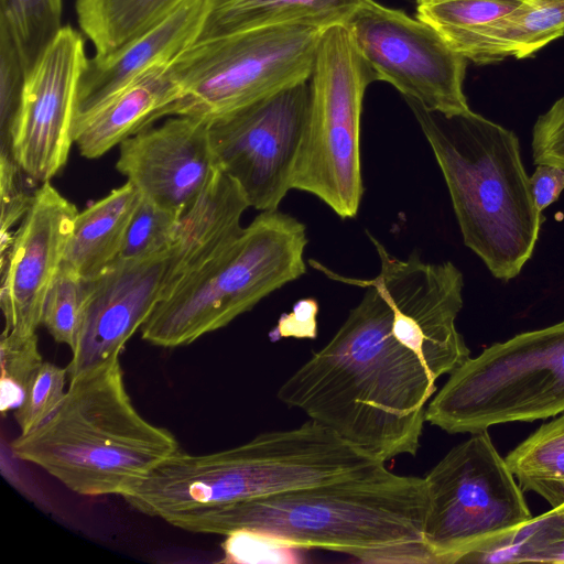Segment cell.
<instances>
[{"label":"cell","instance_id":"obj_1","mask_svg":"<svg viewBox=\"0 0 564 564\" xmlns=\"http://www.w3.org/2000/svg\"><path fill=\"white\" fill-rule=\"evenodd\" d=\"M368 237L380 259L373 279L340 276L310 261L333 280L367 289L276 397L386 463L416 455L436 381L470 351L456 327L463 307L459 269L451 261L424 262L417 251L397 258Z\"/></svg>","mask_w":564,"mask_h":564},{"label":"cell","instance_id":"obj_2","mask_svg":"<svg viewBox=\"0 0 564 564\" xmlns=\"http://www.w3.org/2000/svg\"><path fill=\"white\" fill-rule=\"evenodd\" d=\"M424 477L386 463L336 480L182 512L167 523L195 533L260 532L278 543L345 553L366 563L434 564L424 542Z\"/></svg>","mask_w":564,"mask_h":564},{"label":"cell","instance_id":"obj_3","mask_svg":"<svg viewBox=\"0 0 564 564\" xmlns=\"http://www.w3.org/2000/svg\"><path fill=\"white\" fill-rule=\"evenodd\" d=\"M444 176L464 243L502 282L531 259L542 224L516 133L469 110L445 116L404 98Z\"/></svg>","mask_w":564,"mask_h":564},{"label":"cell","instance_id":"obj_4","mask_svg":"<svg viewBox=\"0 0 564 564\" xmlns=\"http://www.w3.org/2000/svg\"><path fill=\"white\" fill-rule=\"evenodd\" d=\"M384 463L308 419L238 446L192 455L178 449L121 497L166 518L347 477Z\"/></svg>","mask_w":564,"mask_h":564},{"label":"cell","instance_id":"obj_5","mask_svg":"<svg viewBox=\"0 0 564 564\" xmlns=\"http://www.w3.org/2000/svg\"><path fill=\"white\" fill-rule=\"evenodd\" d=\"M11 448L80 496H122L180 446L137 411L118 358L69 380L58 408Z\"/></svg>","mask_w":564,"mask_h":564},{"label":"cell","instance_id":"obj_6","mask_svg":"<svg viewBox=\"0 0 564 564\" xmlns=\"http://www.w3.org/2000/svg\"><path fill=\"white\" fill-rule=\"evenodd\" d=\"M303 223L261 212L204 268L160 301L142 325V339L175 348L227 326L262 299L306 272Z\"/></svg>","mask_w":564,"mask_h":564},{"label":"cell","instance_id":"obj_7","mask_svg":"<svg viewBox=\"0 0 564 564\" xmlns=\"http://www.w3.org/2000/svg\"><path fill=\"white\" fill-rule=\"evenodd\" d=\"M563 412L564 319L467 358L431 399L425 420L448 434H471Z\"/></svg>","mask_w":564,"mask_h":564},{"label":"cell","instance_id":"obj_8","mask_svg":"<svg viewBox=\"0 0 564 564\" xmlns=\"http://www.w3.org/2000/svg\"><path fill=\"white\" fill-rule=\"evenodd\" d=\"M424 480L423 533L434 564L489 562L533 518L488 430L449 449Z\"/></svg>","mask_w":564,"mask_h":564},{"label":"cell","instance_id":"obj_9","mask_svg":"<svg viewBox=\"0 0 564 564\" xmlns=\"http://www.w3.org/2000/svg\"><path fill=\"white\" fill-rule=\"evenodd\" d=\"M373 80L347 25L325 29L308 79L307 118L291 189L313 194L343 219L358 214L362 198L360 119Z\"/></svg>","mask_w":564,"mask_h":564},{"label":"cell","instance_id":"obj_10","mask_svg":"<svg viewBox=\"0 0 564 564\" xmlns=\"http://www.w3.org/2000/svg\"><path fill=\"white\" fill-rule=\"evenodd\" d=\"M323 31L273 25L194 42L171 62L182 88L174 116L212 122L307 82Z\"/></svg>","mask_w":564,"mask_h":564},{"label":"cell","instance_id":"obj_11","mask_svg":"<svg viewBox=\"0 0 564 564\" xmlns=\"http://www.w3.org/2000/svg\"><path fill=\"white\" fill-rule=\"evenodd\" d=\"M346 25L376 80L431 111L470 110L463 90L468 61L432 25L375 0H365Z\"/></svg>","mask_w":564,"mask_h":564},{"label":"cell","instance_id":"obj_12","mask_svg":"<svg viewBox=\"0 0 564 564\" xmlns=\"http://www.w3.org/2000/svg\"><path fill=\"white\" fill-rule=\"evenodd\" d=\"M308 99L307 80L209 122L217 165L238 184L249 207L278 210L291 189Z\"/></svg>","mask_w":564,"mask_h":564},{"label":"cell","instance_id":"obj_13","mask_svg":"<svg viewBox=\"0 0 564 564\" xmlns=\"http://www.w3.org/2000/svg\"><path fill=\"white\" fill-rule=\"evenodd\" d=\"M88 58L83 35L65 25L29 72L4 150L36 183L50 182L67 162L78 85Z\"/></svg>","mask_w":564,"mask_h":564},{"label":"cell","instance_id":"obj_14","mask_svg":"<svg viewBox=\"0 0 564 564\" xmlns=\"http://www.w3.org/2000/svg\"><path fill=\"white\" fill-rule=\"evenodd\" d=\"M52 184L37 187L31 208L0 254V306L7 333L35 334L78 215Z\"/></svg>","mask_w":564,"mask_h":564},{"label":"cell","instance_id":"obj_15","mask_svg":"<svg viewBox=\"0 0 564 564\" xmlns=\"http://www.w3.org/2000/svg\"><path fill=\"white\" fill-rule=\"evenodd\" d=\"M169 251L132 261L117 259L86 280L83 323L66 366L69 380L118 359L161 300Z\"/></svg>","mask_w":564,"mask_h":564},{"label":"cell","instance_id":"obj_16","mask_svg":"<svg viewBox=\"0 0 564 564\" xmlns=\"http://www.w3.org/2000/svg\"><path fill=\"white\" fill-rule=\"evenodd\" d=\"M208 126L172 116L122 141L116 169L143 196L181 215L218 169Z\"/></svg>","mask_w":564,"mask_h":564},{"label":"cell","instance_id":"obj_17","mask_svg":"<svg viewBox=\"0 0 564 564\" xmlns=\"http://www.w3.org/2000/svg\"><path fill=\"white\" fill-rule=\"evenodd\" d=\"M206 10L207 0H182L162 20L117 52L89 57L78 85L75 117L147 70L174 61L197 41Z\"/></svg>","mask_w":564,"mask_h":564},{"label":"cell","instance_id":"obj_18","mask_svg":"<svg viewBox=\"0 0 564 564\" xmlns=\"http://www.w3.org/2000/svg\"><path fill=\"white\" fill-rule=\"evenodd\" d=\"M182 97L170 64L158 65L73 121V140L86 159H98L128 138L174 116Z\"/></svg>","mask_w":564,"mask_h":564},{"label":"cell","instance_id":"obj_19","mask_svg":"<svg viewBox=\"0 0 564 564\" xmlns=\"http://www.w3.org/2000/svg\"><path fill=\"white\" fill-rule=\"evenodd\" d=\"M248 207L238 184L218 167L178 218L160 301L237 239Z\"/></svg>","mask_w":564,"mask_h":564},{"label":"cell","instance_id":"obj_20","mask_svg":"<svg viewBox=\"0 0 564 564\" xmlns=\"http://www.w3.org/2000/svg\"><path fill=\"white\" fill-rule=\"evenodd\" d=\"M365 0H207L198 40L273 25L346 24Z\"/></svg>","mask_w":564,"mask_h":564},{"label":"cell","instance_id":"obj_21","mask_svg":"<svg viewBox=\"0 0 564 564\" xmlns=\"http://www.w3.org/2000/svg\"><path fill=\"white\" fill-rule=\"evenodd\" d=\"M140 199L139 189L127 181L79 212L63 262L84 279L115 262Z\"/></svg>","mask_w":564,"mask_h":564},{"label":"cell","instance_id":"obj_22","mask_svg":"<svg viewBox=\"0 0 564 564\" xmlns=\"http://www.w3.org/2000/svg\"><path fill=\"white\" fill-rule=\"evenodd\" d=\"M562 35L564 0H527L479 34L468 61L480 65L525 58Z\"/></svg>","mask_w":564,"mask_h":564},{"label":"cell","instance_id":"obj_23","mask_svg":"<svg viewBox=\"0 0 564 564\" xmlns=\"http://www.w3.org/2000/svg\"><path fill=\"white\" fill-rule=\"evenodd\" d=\"M182 0H76L82 32L96 56L110 55L167 15Z\"/></svg>","mask_w":564,"mask_h":564},{"label":"cell","instance_id":"obj_24","mask_svg":"<svg viewBox=\"0 0 564 564\" xmlns=\"http://www.w3.org/2000/svg\"><path fill=\"white\" fill-rule=\"evenodd\" d=\"M506 459L523 491L538 494L564 517V412L536 429Z\"/></svg>","mask_w":564,"mask_h":564},{"label":"cell","instance_id":"obj_25","mask_svg":"<svg viewBox=\"0 0 564 564\" xmlns=\"http://www.w3.org/2000/svg\"><path fill=\"white\" fill-rule=\"evenodd\" d=\"M527 0H456L416 7V18L432 25L468 61L479 34Z\"/></svg>","mask_w":564,"mask_h":564},{"label":"cell","instance_id":"obj_26","mask_svg":"<svg viewBox=\"0 0 564 564\" xmlns=\"http://www.w3.org/2000/svg\"><path fill=\"white\" fill-rule=\"evenodd\" d=\"M63 0H0V25L12 36L28 70L62 30Z\"/></svg>","mask_w":564,"mask_h":564},{"label":"cell","instance_id":"obj_27","mask_svg":"<svg viewBox=\"0 0 564 564\" xmlns=\"http://www.w3.org/2000/svg\"><path fill=\"white\" fill-rule=\"evenodd\" d=\"M86 280L63 262L45 297L42 325L70 350L76 345L86 305Z\"/></svg>","mask_w":564,"mask_h":564},{"label":"cell","instance_id":"obj_28","mask_svg":"<svg viewBox=\"0 0 564 564\" xmlns=\"http://www.w3.org/2000/svg\"><path fill=\"white\" fill-rule=\"evenodd\" d=\"M180 216L141 194L118 259L139 261L170 251Z\"/></svg>","mask_w":564,"mask_h":564},{"label":"cell","instance_id":"obj_29","mask_svg":"<svg viewBox=\"0 0 564 564\" xmlns=\"http://www.w3.org/2000/svg\"><path fill=\"white\" fill-rule=\"evenodd\" d=\"M1 378L0 409L2 414L22 403L35 375L44 362L37 336L2 332L0 340Z\"/></svg>","mask_w":564,"mask_h":564},{"label":"cell","instance_id":"obj_30","mask_svg":"<svg viewBox=\"0 0 564 564\" xmlns=\"http://www.w3.org/2000/svg\"><path fill=\"white\" fill-rule=\"evenodd\" d=\"M67 377L66 368L50 361L42 364L22 403L14 410L20 434L34 431L58 408L67 391Z\"/></svg>","mask_w":564,"mask_h":564},{"label":"cell","instance_id":"obj_31","mask_svg":"<svg viewBox=\"0 0 564 564\" xmlns=\"http://www.w3.org/2000/svg\"><path fill=\"white\" fill-rule=\"evenodd\" d=\"M31 180L17 164L9 150H0V254L10 246L12 228L28 214L36 191H29Z\"/></svg>","mask_w":564,"mask_h":564},{"label":"cell","instance_id":"obj_32","mask_svg":"<svg viewBox=\"0 0 564 564\" xmlns=\"http://www.w3.org/2000/svg\"><path fill=\"white\" fill-rule=\"evenodd\" d=\"M28 75L29 70L12 36L0 25V149L8 148Z\"/></svg>","mask_w":564,"mask_h":564},{"label":"cell","instance_id":"obj_33","mask_svg":"<svg viewBox=\"0 0 564 564\" xmlns=\"http://www.w3.org/2000/svg\"><path fill=\"white\" fill-rule=\"evenodd\" d=\"M225 563H300V549L278 543L256 531L239 530L226 535L221 544Z\"/></svg>","mask_w":564,"mask_h":564},{"label":"cell","instance_id":"obj_34","mask_svg":"<svg viewBox=\"0 0 564 564\" xmlns=\"http://www.w3.org/2000/svg\"><path fill=\"white\" fill-rule=\"evenodd\" d=\"M531 145L535 164L564 169V96L538 117L532 129Z\"/></svg>","mask_w":564,"mask_h":564},{"label":"cell","instance_id":"obj_35","mask_svg":"<svg viewBox=\"0 0 564 564\" xmlns=\"http://www.w3.org/2000/svg\"><path fill=\"white\" fill-rule=\"evenodd\" d=\"M534 206L542 212L556 202L564 191V169L552 164H536L529 177Z\"/></svg>","mask_w":564,"mask_h":564},{"label":"cell","instance_id":"obj_36","mask_svg":"<svg viewBox=\"0 0 564 564\" xmlns=\"http://www.w3.org/2000/svg\"><path fill=\"white\" fill-rule=\"evenodd\" d=\"M317 303L314 300H303L296 303L291 314L283 315L274 329L275 338L299 337L314 338L316 336Z\"/></svg>","mask_w":564,"mask_h":564},{"label":"cell","instance_id":"obj_37","mask_svg":"<svg viewBox=\"0 0 564 564\" xmlns=\"http://www.w3.org/2000/svg\"><path fill=\"white\" fill-rule=\"evenodd\" d=\"M415 1H416V7H422V6L441 4V3H446V2L456 1V0H415Z\"/></svg>","mask_w":564,"mask_h":564}]
</instances>
